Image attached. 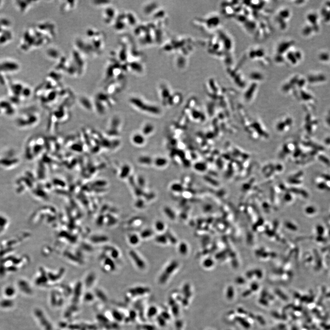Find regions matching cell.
<instances>
[{"instance_id":"cell-1","label":"cell","mask_w":330,"mask_h":330,"mask_svg":"<svg viewBox=\"0 0 330 330\" xmlns=\"http://www.w3.org/2000/svg\"><path fill=\"white\" fill-rule=\"evenodd\" d=\"M35 317L37 319L39 324L43 330H54L52 322L41 309H37L34 311Z\"/></svg>"},{"instance_id":"cell-2","label":"cell","mask_w":330,"mask_h":330,"mask_svg":"<svg viewBox=\"0 0 330 330\" xmlns=\"http://www.w3.org/2000/svg\"><path fill=\"white\" fill-rule=\"evenodd\" d=\"M178 262L177 261H172L170 263V264L167 266L166 268V269L164 270L161 276L160 277V282L161 283H165V282L167 281L168 278L170 277L172 273L174 272L176 269L178 267Z\"/></svg>"},{"instance_id":"cell-3","label":"cell","mask_w":330,"mask_h":330,"mask_svg":"<svg viewBox=\"0 0 330 330\" xmlns=\"http://www.w3.org/2000/svg\"><path fill=\"white\" fill-rule=\"evenodd\" d=\"M58 291H53L50 295L49 303L51 307L57 308L61 307L64 304V297Z\"/></svg>"},{"instance_id":"cell-4","label":"cell","mask_w":330,"mask_h":330,"mask_svg":"<svg viewBox=\"0 0 330 330\" xmlns=\"http://www.w3.org/2000/svg\"><path fill=\"white\" fill-rule=\"evenodd\" d=\"M129 255L139 269L143 270L145 268V262L141 259L136 252L134 250H131L129 252Z\"/></svg>"},{"instance_id":"cell-5","label":"cell","mask_w":330,"mask_h":330,"mask_svg":"<svg viewBox=\"0 0 330 330\" xmlns=\"http://www.w3.org/2000/svg\"><path fill=\"white\" fill-rule=\"evenodd\" d=\"M78 304H72L71 305L69 306L66 310L64 313V317L66 319H69L72 317L74 315V312H78Z\"/></svg>"},{"instance_id":"cell-6","label":"cell","mask_w":330,"mask_h":330,"mask_svg":"<svg viewBox=\"0 0 330 330\" xmlns=\"http://www.w3.org/2000/svg\"><path fill=\"white\" fill-rule=\"evenodd\" d=\"M96 299H98L103 303H107L108 301L107 296L103 290L97 288L94 292Z\"/></svg>"},{"instance_id":"cell-7","label":"cell","mask_w":330,"mask_h":330,"mask_svg":"<svg viewBox=\"0 0 330 330\" xmlns=\"http://www.w3.org/2000/svg\"><path fill=\"white\" fill-rule=\"evenodd\" d=\"M82 299L85 303L90 304L94 302L96 300V298L94 293L88 291L82 295Z\"/></svg>"},{"instance_id":"cell-8","label":"cell","mask_w":330,"mask_h":330,"mask_svg":"<svg viewBox=\"0 0 330 330\" xmlns=\"http://www.w3.org/2000/svg\"><path fill=\"white\" fill-rule=\"evenodd\" d=\"M178 251L181 255L185 256L188 252V246L184 242L180 243L178 246Z\"/></svg>"},{"instance_id":"cell-9","label":"cell","mask_w":330,"mask_h":330,"mask_svg":"<svg viewBox=\"0 0 330 330\" xmlns=\"http://www.w3.org/2000/svg\"><path fill=\"white\" fill-rule=\"evenodd\" d=\"M164 211L165 214L167 215L169 219L171 220H174L176 218V215L174 211L169 207H165L164 209Z\"/></svg>"},{"instance_id":"cell-10","label":"cell","mask_w":330,"mask_h":330,"mask_svg":"<svg viewBox=\"0 0 330 330\" xmlns=\"http://www.w3.org/2000/svg\"><path fill=\"white\" fill-rule=\"evenodd\" d=\"M156 242L161 244H166L167 243L168 239L166 234L160 235L157 236L156 237Z\"/></svg>"},{"instance_id":"cell-11","label":"cell","mask_w":330,"mask_h":330,"mask_svg":"<svg viewBox=\"0 0 330 330\" xmlns=\"http://www.w3.org/2000/svg\"><path fill=\"white\" fill-rule=\"evenodd\" d=\"M130 244L132 245H137L139 241V239L138 235L136 234H132L130 236L129 239Z\"/></svg>"},{"instance_id":"cell-12","label":"cell","mask_w":330,"mask_h":330,"mask_svg":"<svg viewBox=\"0 0 330 330\" xmlns=\"http://www.w3.org/2000/svg\"><path fill=\"white\" fill-rule=\"evenodd\" d=\"M155 227L156 229L158 231H162L165 229V224L163 221H161V220H157L155 223Z\"/></svg>"},{"instance_id":"cell-13","label":"cell","mask_w":330,"mask_h":330,"mask_svg":"<svg viewBox=\"0 0 330 330\" xmlns=\"http://www.w3.org/2000/svg\"><path fill=\"white\" fill-rule=\"evenodd\" d=\"M152 234H153V231L151 230L146 229L142 231L141 234V237L142 238L145 239L151 236Z\"/></svg>"},{"instance_id":"cell-14","label":"cell","mask_w":330,"mask_h":330,"mask_svg":"<svg viewBox=\"0 0 330 330\" xmlns=\"http://www.w3.org/2000/svg\"><path fill=\"white\" fill-rule=\"evenodd\" d=\"M166 235L167 237V238L168 240L170 241L172 244H175L177 242V239H176V238H175V237L173 236L172 234L170 233V232H169V231H167V233L166 234Z\"/></svg>"},{"instance_id":"cell-15","label":"cell","mask_w":330,"mask_h":330,"mask_svg":"<svg viewBox=\"0 0 330 330\" xmlns=\"http://www.w3.org/2000/svg\"><path fill=\"white\" fill-rule=\"evenodd\" d=\"M134 140L136 144H141L143 142V139H142V137L140 136V135H135V137L134 138Z\"/></svg>"},{"instance_id":"cell-16","label":"cell","mask_w":330,"mask_h":330,"mask_svg":"<svg viewBox=\"0 0 330 330\" xmlns=\"http://www.w3.org/2000/svg\"><path fill=\"white\" fill-rule=\"evenodd\" d=\"M144 202H143V201H142V200H141V199H139V200L137 201V202H136V204H135V206H136L137 208H141L143 207V206H144Z\"/></svg>"},{"instance_id":"cell-17","label":"cell","mask_w":330,"mask_h":330,"mask_svg":"<svg viewBox=\"0 0 330 330\" xmlns=\"http://www.w3.org/2000/svg\"><path fill=\"white\" fill-rule=\"evenodd\" d=\"M172 189L175 191L180 192L182 190V187L179 185H174L172 186Z\"/></svg>"},{"instance_id":"cell-18","label":"cell","mask_w":330,"mask_h":330,"mask_svg":"<svg viewBox=\"0 0 330 330\" xmlns=\"http://www.w3.org/2000/svg\"></svg>"}]
</instances>
